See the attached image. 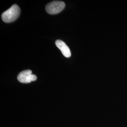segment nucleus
Returning <instances> with one entry per match:
<instances>
[{
  "label": "nucleus",
  "mask_w": 127,
  "mask_h": 127,
  "mask_svg": "<svg viewBox=\"0 0 127 127\" xmlns=\"http://www.w3.org/2000/svg\"><path fill=\"white\" fill-rule=\"evenodd\" d=\"M36 79V76L32 74V71L30 70L23 71L19 73L18 76V81L23 83H30L35 81Z\"/></svg>",
  "instance_id": "3"
},
{
  "label": "nucleus",
  "mask_w": 127,
  "mask_h": 127,
  "mask_svg": "<svg viewBox=\"0 0 127 127\" xmlns=\"http://www.w3.org/2000/svg\"><path fill=\"white\" fill-rule=\"evenodd\" d=\"M65 7V3L62 1H53L46 6V11L50 14H56L62 11Z\"/></svg>",
  "instance_id": "2"
},
{
  "label": "nucleus",
  "mask_w": 127,
  "mask_h": 127,
  "mask_svg": "<svg viewBox=\"0 0 127 127\" xmlns=\"http://www.w3.org/2000/svg\"><path fill=\"white\" fill-rule=\"evenodd\" d=\"M56 45L61 50L64 56L66 58H69L71 56V51L68 46L63 41L60 40H57L56 41Z\"/></svg>",
  "instance_id": "4"
},
{
  "label": "nucleus",
  "mask_w": 127,
  "mask_h": 127,
  "mask_svg": "<svg viewBox=\"0 0 127 127\" xmlns=\"http://www.w3.org/2000/svg\"><path fill=\"white\" fill-rule=\"evenodd\" d=\"M20 13V9L18 5L14 4L1 15L2 20L6 23H10L18 18Z\"/></svg>",
  "instance_id": "1"
}]
</instances>
